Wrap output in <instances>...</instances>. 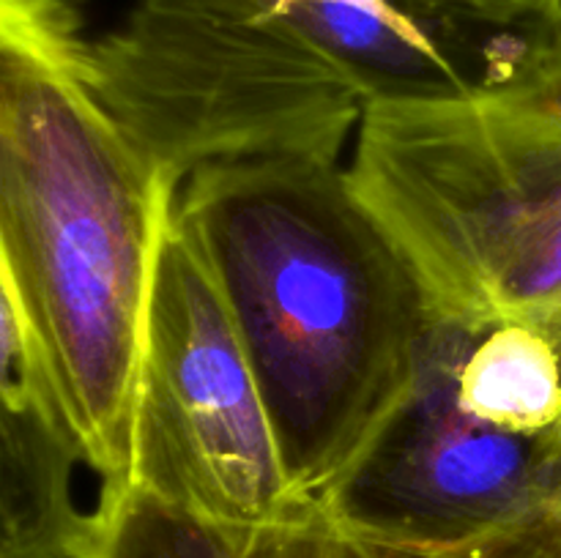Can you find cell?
I'll return each mask as SVG.
<instances>
[{
  "label": "cell",
  "mask_w": 561,
  "mask_h": 558,
  "mask_svg": "<svg viewBox=\"0 0 561 558\" xmlns=\"http://www.w3.org/2000/svg\"><path fill=\"white\" fill-rule=\"evenodd\" d=\"M80 5L0 0V288L49 361L102 485L129 476L159 246L181 186L93 91Z\"/></svg>",
  "instance_id": "obj_1"
},
{
  "label": "cell",
  "mask_w": 561,
  "mask_h": 558,
  "mask_svg": "<svg viewBox=\"0 0 561 558\" xmlns=\"http://www.w3.org/2000/svg\"><path fill=\"white\" fill-rule=\"evenodd\" d=\"M175 217L228 301L290 487L318 501L414 383L431 299L337 162L211 164Z\"/></svg>",
  "instance_id": "obj_2"
},
{
  "label": "cell",
  "mask_w": 561,
  "mask_h": 558,
  "mask_svg": "<svg viewBox=\"0 0 561 558\" xmlns=\"http://www.w3.org/2000/svg\"><path fill=\"white\" fill-rule=\"evenodd\" d=\"M348 178L436 317L561 312V66L466 98L367 104Z\"/></svg>",
  "instance_id": "obj_3"
},
{
  "label": "cell",
  "mask_w": 561,
  "mask_h": 558,
  "mask_svg": "<svg viewBox=\"0 0 561 558\" xmlns=\"http://www.w3.org/2000/svg\"><path fill=\"white\" fill-rule=\"evenodd\" d=\"M85 71L104 107L179 186L247 159L337 162L359 129L354 82L272 22L140 0L118 31L88 38Z\"/></svg>",
  "instance_id": "obj_4"
},
{
  "label": "cell",
  "mask_w": 561,
  "mask_h": 558,
  "mask_svg": "<svg viewBox=\"0 0 561 558\" xmlns=\"http://www.w3.org/2000/svg\"><path fill=\"white\" fill-rule=\"evenodd\" d=\"M126 479L225 528L312 503L290 487L228 301L175 213L148 301Z\"/></svg>",
  "instance_id": "obj_5"
},
{
  "label": "cell",
  "mask_w": 561,
  "mask_h": 558,
  "mask_svg": "<svg viewBox=\"0 0 561 558\" xmlns=\"http://www.w3.org/2000/svg\"><path fill=\"white\" fill-rule=\"evenodd\" d=\"M469 326L436 317L414 383L318 501L359 539L409 556L455 550L540 501L561 474V427L518 432L460 403Z\"/></svg>",
  "instance_id": "obj_6"
},
{
  "label": "cell",
  "mask_w": 561,
  "mask_h": 558,
  "mask_svg": "<svg viewBox=\"0 0 561 558\" xmlns=\"http://www.w3.org/2000/svg\"><path fill=\"white\" fill-rule=\"evenodd\" d=\"M294 33L376 102L499 91L561 66V3L499 14L453 0H168Z\"/></svg>",
  "instance_id": "obj_7"
},
{
  "label": "cell",
  "mask_w": 561,
  "mask_h": 558,
  "mask_svg": "<svg viewBox=\"0 0 561 558\" xmlns=\"http://www.w3.org/2000/svg\"><path fill=\"white\" fill-rule=\"evenodd\" d=\"M0 295V558H80L91 514L75 501V465H88L85 446L25 306Z\"/></svg>",
  "instance_id": "obj_8"
},
{
  "label": "cell",
  "mask_w": 561,
  "mask_h": 558,
  "mask_svg": "<svg viewBox=\"0 0 561 558\" xmlns=\"http://www.w3.org/2000/svg\"><path fill=\"white\" fill-rule=\"evenodd\" d=\"M80 558H420L345 531L321 501L255 528H225L129 479L102 485Z\"/></svg>",
  "instance_id": "obj_9"
},
{
  "label": "cell",
  "mask_w": 561,
  "mask_h": 558,
  "mask_svg": "<svg viewBox=\"0 0 561 558\" xmlns=\"http://www.w3.org/2000/svg\"><path fill=\"white\" fill-rule=\"evenodd\" d=\"M460 403L518 432L561 427V350L548 328L526 321L469 326L458 364Z\"/></svg>",
  "instance_id": "obj_10"
},
{
  "label": "cell",
  "mask_w": 561,
  "mask_h": 558,
  "mask_svg": "<svg viewBox=\"0 0 561 558\" xmlns=\"http://www.w3.org/2000/svg\"><path fill=\"white\" fill-rule=\"evenodd\" d=\"M453 3L474 5L482 11H499V14H518V11L542 9V5L561 3V0H453Z\"/></svg>",
  "instance_id": "obj_11"
},
{
  "label": "cell",
  "mask_w": 561,
  "mask_h": 558,
  "mask_svg": "<svg viewBox=\"0 0 561 558\" xmlns=\"http://www.w3.org/2000/svg\"><path fill=\"white\" fill-rule=\"evenodd\" d=\"M542 328H548V334H551L553 339H557V345H559V350H561V312L557 317H553L551 323H546V326Z\"/></svg>",
  "instance_id": "obj_12"
},
{
  "label": "cell",
  "mask_w": 561,
  "mask_h": 558,
  "mask_svg": "<svg viewBox=\"0 0 561 558\" xmlns=\"http://www.w3.org/2000/svg\"><path fill=\"white\" fill-rule=\"evenodd\" d=\"M69 3H75V5H80V3H82V0H69Z\"/></svg>",
  "instance_id": "obj_13"
}]
</instances>
